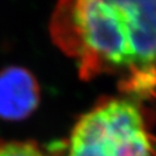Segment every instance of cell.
Listing matches in <instances>:
<instances>
[{
	"instance_id": "1",
	"label": "cell",
	"mask_w": 156,
	"mask_h": 156,
	"mask_svg": "<svg viewBox=\"0 0 156 156\" xmlns=\"http://www.w3.org/2000/svg\"><path fill=\"white\" fill-rule=\"evenodd\" d=\"M49 30L81 80L156 67V0H58Z\"/></svg>"
},
{
	"instance_id": "2",
	"label": "cell",
	"mask_w": 156,
	"mask_h": 156,
	"mask_svg": "<svg viewBox=\"0 0 156 156\" xmlns=\"http://www.w3.org/2000/svg\"><path fill=\"white\" fill-rule=\"evenodd\" d=\"M66 156H156V139L138 101L106 97L78 119Z\"/></svg>"
},
{
	"instance_id": "3",
	"label": "cell",
	"mask_w": 156,
	"mask_h": 156,
	"mask_svg": "<svg viewBox=\"0 0 156 156\" xmlns=\"http://www.w3.org/2000/svg\"><path fill=\"white\" fill-rule=\"evenodd\" d=\"M41 102V87L36 76L21 66L0 71V119L20 122L31 116Z\"/></svg>"
},
{
	"instance_id": "4",
	"label": "cell",
	"mask_w": 156,
	"mask_h": 156,
	"mask_svg": "<svg viewBox=\"0 0 156 156\" xmlns=\"http://www.w3.org/2000/svg\"><path fill=\"white\" fill-rule=\"evenodd\" d=\"M118 89L133 100L156 97V67L132 69L123 74L118 81Z\"/></svg>"
},
{
	"instance_id": "5",
	"label": "cell",
	"mask_w": 156,
	"mask_h": 156,
	"mask_svg": "<svg viewBox=\"0 0 156 156\" xmlns=\"http://www.w3.org/2000/svg\"><path fill=\"white\" fill-rule=\"evenodd\" d=\"M0 156H48L34 141L0 139Z\"/></svg>"
}]
</instances>
